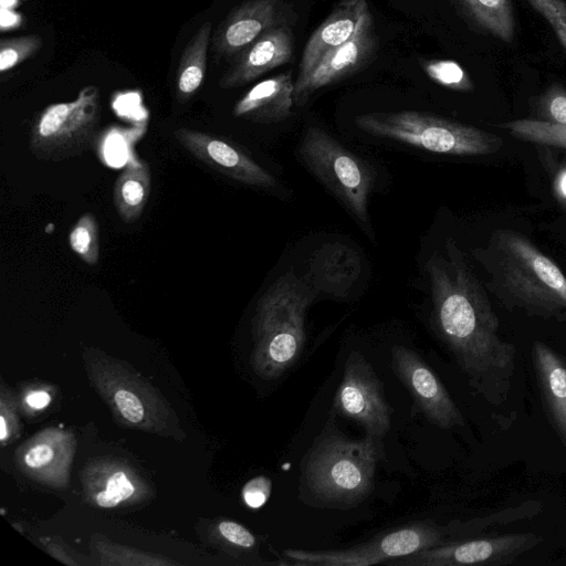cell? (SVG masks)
Listing matches in <instances>:
<instances>
[{"mask_svg":"<svg viewBox=\"0 0 566 566\" xmlns=\"http://www.w3.org/2000/svg\"><path fill=\"white\" fill-rule=\"evenodd\" d=\"M271 494V481L266 476H256L250 480L243 488L244 502L250 507L262 506Z\"/></svg>","mask_w":566,"mask_h":566,"instance_id":"4dcf8cb0","label":"cell"},{"mask_svg":"<svg viewBox=\"0 0 566 566\" xmlns=\"http://www.w3.org/2000/svg\"><path fill=\"white\" fill-rule=\"evenodd\" d=\"M426 270L438 336L470 387L491 406H502L512 389L516 349L502 336L484 287L451 239L446 254L431 255Z\"/></svg>","mask_w":566,"mask_h":566,"instance_id":"6da1fadb","label":"cell"},{"mask_svg":"<svg viewBox=\"0 0 566 566\" xmlns=\"http://www.w3.org/2000/svg\"><path fill=\"white\" fill-rule=\"evenodd\" d=\"M382 457L380 438L352 440L328 423L302 459L301 497L318 507H352L371 492Z\"/></svg>","mask_w":566,"mask_h":566,"instance_id":"3957f363","label":"cell"},{"mask_svg":"<svg viewBox=\"0 0 566 566\" xmlns=\"http://www.w3.org/2000/svg\"><path fill=\"white\" fill-rule=\"evenodd\" d=\"M564 150V156L551 169V176L553 195L556 201L566 210V149Z\"/></svg>","mask_w":566,"mask_h":566,"instance_id":"d6a6232c","label":"cell"},{"mask_svg":"<svg viewBox=\"0 0 566 566\" xmlns=\"http://www.w3.org/2000/svg\"><path fill=\"white\" fill-rule=\"evenodd\" d=\"M543 541L534 533H513L444 542L387 562L389 566H503Z\"/></svg>","mask_w":566,"mask_h":566,"instance_id":"9c48e42d","label":"cell"},{"mask_svg":"<svg viewBox=\"0 0 566 566\" xmlns=\"http://www.w3.org/2000/svg\"><path fill=\"white\" fill-rule=\"evenodd\" d=\"M72 251L86 264L95 265L99 260L98 223L92 212L82 214L69 233Z\"/></svg>","mask_w":566,"mask_h":566,"instance_id":"cb8c5ba5","label":"cell"},{"mask_svg":"<svg viewBox=\"0 0 566 566\" xmlns=\"http://www.w3.org/2000/svg\"><path fill=\"white\" fill-rule=\"evenodd\" d=\"M219 532L224 539L241 549L252 551L256 547L255 536L239 523L222 521L219 524Z\"/></svg>","mask_w":566,"mask_h":566,"instance_id":"f546056e","label":"cell"},{"mask_svg":"<svg viewBox=\"0 0 566 566\" xmlns=\"http://www.w3.org/2000/svg\"><path fill=\"white\" fill-rule=\"evenodd\" d=\"M42 46L39 34L3 38L0 41V71L2 73L15 67L29 59Z\"/></svg>","mask_w":566,"mask_h":566,"instance_id":"4316f807","label":"cell"},{"mask_svg":"<svg viewBox=\"0 0 566 566\" xmlns=\"http://www.w3.org/2000/svg\"><path fill=\"white\" fill-rule=\"evenodd\" d=\"M541 503L537 501H528L517 506H511L488 516L474 518L470 522L461 524L462 532L474 533L481 532L489 527H496L512 523L517 520L531 517L539 512Z\"/></svg>","mask_w":566,"mask_h":566,"instance_id":"484cf974","label":"cell"},{"mask_svg":"<svg viewBox=\"0 0 566 566\" xmlns=\"http://www.w3.org/2000/svg\"><path fill=\"white\" fill-rule=\"evenodd\" d=\"M470 18L495 38L511 42L515 20L511 0H458Z\"/></svg>","mask_w":566,"mask_h":566,"instance_id":"7402d4cb","label":"cell"},{"mask_svg":"<svg viewBox=\"0 0 566 566\" xmlns=\"http://www.w3.org/2000/svg\"><path fill=\"white\" fill-rule=\"evenodd\" d=\"M53 455V449L49 444L40 443L25 453L24 462L30 468H40L50 463Z\"/></svg>","mask_w":566,"mask_h":566,"instance_id":"e575fe53","label":"cell"},{"mask_svg":"<svg viewBox=\"0 0 566 566\" xmlns=\"http://www.w3.org/2000/svg\"><path fill=\"white\" fill-rule=\"evenodd\" d=\"M527 2L551 24L558 40L566 48L565 0H527Z\"/></svg>","mask_w":566,"mask_h":566,"instance_id":"f1b7e54d","label":"cell"},{"mask_svg":"<svg viewBox=\"0 0 566 566\" xmlns=\"http://www.w3.org/2000/svg\"><path fill=\"white\" fill-rule=\"evenodd\" d=\"M488 285L510 311L566 323V275L522 233L500 229L476 253Z\"/></svg>","mask_w":566,"mask_h":566,"instance_id":"7a4b0ae2","label":"cell"},{"mask_svg":"<svg viewBox=\"0 0 566 566\" xmlns=\"http://www.w3.org/2000/svg\"><path fill=\"white\" fill-rule=\"evenodd\" d=\"M25 401L33 409H42L50 403L51 397L46 391L38 390L30 392Z\"/></svg>","mask_w":566,"mask_h":566,"instance_id":"d590c367","label":"cell"},{"mask_svg":"<svg viewBox=\"0 0 566 566\" xmlns=\"http://www.w3.org/2000/svg\"><path fill=\"white\" fill-rule=\"evenodd\" d=\"M333 407L342 417L360 424L366 436L381 439L390 429L391 408L382 382L359 352H352L345 361Z\"/></svg>","mask_w":566,"mask_h":566,"instance_id":"30bf717a","label":"cell"},{"mask_svg":"<svg viewBox=\"0 0 566 566\" xmlns=\"http://www.w3.org/2000/svg\"><path fill=\"white\" fill-rule=\"evenodd\" d=\"M151 192V174L145 160H128L114 182V207L125 223L143 214Z\"/></svg>","mask_w":566,"mask_h":566,"instance_id":"ffe728a7","label":"cell"},{"mask_svg":"<svg viewBox=\"0 0 566 566\" xmlns=\"http://www.w3.org/2000/svg\"><path fill=\"white\" fill-rule=\"evenodd\" d=\"M317 295L306 276L289 271L259 300L253 364L263 378L276 379L297 361L306 339V313Z\"/></svg>","mask_w":566,"mask_h":566,"instance_id":"277c9868","label":"cell"},{"mask_svg":"<svg viewBox=\"0 0 566 566\" xmlns=\"http://www.w3.org/2000/svg\"><path fill=\"white\" fill-rule=\"evenodd\" d=\"M447 542L444 531L433 522L409 523L381 533L363 544L329 551L286 548L281 565L300 566H370L385 565L389 560Z\"/></svg>","mask_w":566,"mask_h":566,"instance_id":"ba28073f","label":"cell"},{"mask_svg":"<svg viewBox=\"0 0 566 566\" xmlns=\"http://www.w3.org/2000/svg\"><path fill=\"white\" fill-rule=\"evenodd\" d=\"M537 120L566 126V88L560 84L549 86L536 101Z\"/></svg>","mask_w":566,"mask_h":566,"instance_id":"83f0119b","label":"cell"},{"mask_svg":"<svg viewBox=\"0 0 566 566\" xmlns=\"http://www.w3.org/2000/svg\"><path fill=\"white\" fill-rule=\"evenodd\" d=\"M368 12V0H339L307 40L295 81L303 80L326 53L352 39Z\"/></svg>","mask_w":566,"mask_h":566,"instance_id":"2e32d148","label":"cell"},{"mask_svg":"<svg viewBox=\"0 0 566 566\" xmlns=\"http://www.w3.org/2000/svg\"><path fill=\"white\" fill-rule=\"evenodd\" d=\"M361 262L358 253L340 243H326L317 248L308 260L306 279L317 294L344 298L358 280Z\"/></svg>","mask_w":566,"mask_h":566,"instance_id":"e0dca14e","label":"cell"},{"mask_svg":"<svg viewBox=\"0 0 566 566\" xmlns=\"http://www.w3.org/2000/svg\"><path fill=\"white\" fill-rule=\"evenodd\" d=\"M114 398L119 412L126 420L132 423H138L143 420V405L133 392L120 389L116 391Z\"/></svg>","mask_w":566,"mask_h":566,"instance_id":"1f68e13d","label":"cell"},{"mask_svg":"<svg viewBox=\"0 0 566 566\" xmlns=\"http://www.w3.org/2000/svg\"><path fill=\"white\" fill-rule=\"evenodd\" d=\"M294 84L292 71L258 82L237 101L233 116L260 124L287 119L294 105Z\"/></svg>","mask_w":566,"mask_h":566,"instance_id":"d6986e66","label":"cell"},{"mask_svg":"<svg viewBox=\"0 0 566 566\" xmlns=\"http://www.w3.org/2000/svg\"><path fill=\"white\" fill-rule=\"evenodd\" d=\"M294 54V35L289 21L266 31L240 52L220 78L222 88L245 85L263 74L287 64Z\"/></svg>","mask_w":566,"mask_h":566,"instance_id":"9a60e30c","label":"cell"},{"mask_svg":"<svg viewBox=\"0 0 566 566\" xmlns=\"http://www.w3.org/2000/svg\"><path fill=\"white\" fill-rule=\"evenodd\" d=\"M285 0H247L219 24L212 39L213 51L237 56L266 31L286 21Z\"/></svg>","mask_w":566,"mask_h":566,"instance_id":"5bb4252c","label":"cell"},{"mask_svg":"<svg viewBox=\"0 0 566 566\" xmlns=\"http://www.w3.org/2000/svg\"><path fill=\"white\" fill-rule=\"evenodd\" d=\"M378 46L374 19L368 12L352 39L326 53L303 80L295 81L294 105H305L317 91L361 70L373 60Z\"/></svg>","mask_w":566,"mask_h":566,"instance_id":"7c38bea8","label":"cell"},{"mask_svg":"<svg viewBox=\"0 0 566 566\" xmlns=\"http://www.w3.org/2000/svg\"><path fill=\"white\" fill-rule=\"evenodd\" d=\"M96 503L102 507H114L120 500L106 490L99 491L95 496Z\"/></svg>","mask_w":566,"mask_h":566,"instance_id":"8d00e7d4","label":"cell"},{"mask_svg":"<svg viewBox=\"0 0 566 566\" xmlns=\"http://www.w3.org/2000/svg\"><path fill=\"white\" fill-rule=\"evenodd\" d=\"M298 153L312 174L349 212L367 222L374 185V172L367 163L316 126L306 129Z\"/></svg>","mask_w":566,"mask_h":566,"instance_id":"8992f818","label":"cell"},{"mask_svg":"<svg viewBox=\"0 0 566 566\" xmlns=\"http://www.w3.org/2000/svg\"><path fill=\"white\" fill-rule=\"evenodd\" d=\"M106 491L118 497L122 502L134 493L135 488L125 473L118 471L112 474L107 480Z\"/></svg>","mask_w":566,"mask_h":566,"instance_id":"836d02e7","label":"cell"},{"mask_svg":"<svg viewBox=\"0 0 566 566\" xmlns=\"http://www.w3.org/2000/svg\"><path fill=\"white\" fill-rule=\"evenodd\" d=\"M211 31L212 23L203 22L182 51L176 73V94L180 102L189 99L203 83Z\"/></svg>","mask_w":566,"mask_h":566,"instance_id":"44dd1931","label":"cell"},{"mask_svg":"<svg viewBox=\"0 0 566 566\" xmlns=\"http://www.w3.org/2000/svg\"><path fill=\"white\" fill-rule=\"evenodd\" d=\"M391 367L431 423L441 429L464 424L463 416L449 391L416 352L395 345L391 348Z\"/></svg>","mask_w":566,"mask_h":566,"instance_id":"8fae6325","label":"cell"},{"mask_svg":"<svg viewBox=\"0 0 566 566\" xmlns=\"http://www.w3.org/2000/svg\"><path fill=\"white\" fill-rule=\"evenodd\" d=\"M99 119V90L85 86L75 99L51 104L38 115L31 127L30 150L42 160L77 156L92 144Z\"/></svg>","mask_w":566,"mask_h":566,"instance_id":"52a82bcc","label":"cell"},{"mask_svg":"<svg viewBox=\"0 0 566 566\" xmlns=\"http://www.w3.org/2000/svg\"><path fill=\"white\" fill-rule=\"evenodd\" d=\"M8 437L7 422L3 416H0V440L4 441Z\"/></svg>","mask_w":566,"mask_h":566,"instance_id":"74e56055","label":"cell"},{"mask_svg":"<svg viewBox=\"0 0 566 566\" xmlns=\"http://www.w3.org/2000/svg\"><path fill=\"white\" fill-rule=\"evenodd\" d=\"M361 130L423 150L454 156H485L499 151L495 134L432 114L400 111L374 112L355 117Z\"/></svg>","mask_w":566,"mask_h":566,"instance_id":"5b68a950","label":"cell"},{"mask_svg":"<svg viewBox=\"0 0 566 566\" xmlns=\"http://www.w3.org/2000/svg\"><path fill=\"white\" fill-rule=\"evenodd\" d=\"M174 136L195 158L235 181L261 188H272L276 184L266 169L222 138L184 127L177 128Z\"/></svg>","mask_w":566,"mask_h":566,"instance_id":"4fadbf2b","label":"cell"},{"mask_svg":"<svg viewBox=\"0 0 566 566\" xmlns=\"http://www.w3.org/2000/svg\"><path fill=\"white\" fill-rule=\"evenodd\" d=\"M513 137L538 146L566 149V126L534 118L514 119L499 125Z\"/></svg>","mask_w":566,"mask_h":566,"instance_id":"603a6c76","label":"cell"},{"mask_svg":"<svg viewBox=\"0 0 566 566\" xmlns=\"http://www.w3.org/2000/svg\"><path fill=\"white\" fill-rule=\"evenodd\" d=\"M424 74L437 84L458 92H470L473 83L467 71L455 61L432 59L420 63Z\"/></svg>","mask_w":566,"mask_h":566,"instance_id":"d4e9b609","label":"cell"},{"mask_svg":"<svg viewBox=\"0 0 566 566\" xmlns=\"http://www.w3.org/2000/svg\"><path fill=\"white\" fill-rule=\"evenodd\" d=\"M532 360L547 419L566 448V359L547 344L536 340Z\"/></svg>","mask_w":566,"mask_h":566,"instance_id":"ac0fdd59","label":"cell"}]
</instances>
